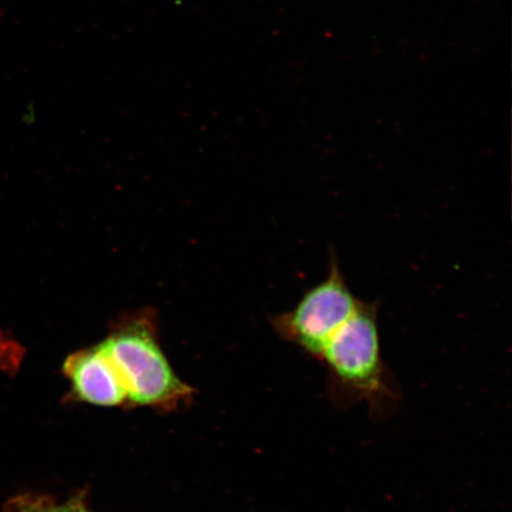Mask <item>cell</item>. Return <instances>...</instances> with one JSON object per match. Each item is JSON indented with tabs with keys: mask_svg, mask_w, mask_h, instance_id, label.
I'll list each match as a JSON object with an SVG mask.
<instances>
[{
	"mask_svg": "<svg viewBox=\"0 0 512 512\" xmlns=\"http://www.w3.org/2000/svg\"><path fill=\"white\" fill-rule=\"evenodd\" d=\"M318 362L326 369V394L335 408L344 411L364 402L370 419L380 422L399 407V382L382 354L379 302L363 300Z\"/></svg>",
	"mask_w": 512,
	"mask_h": 512,
	"instance_id": "6da1fadb",
	"label": "cell"
},
{
	"mask_svg": "<svg viewBox=\"0 0 512 512\" xmlns=\"http://www.w3.org/2000/svg\"><path fill=\"white\" fill-rule=\"evenodd\" d=\"M117 371L127 400L139 405H163L189 394L159 349L152 323L145 316L134 317L99 344Z\"/></svg>",
	"mask_w": 512,
	"mask_h": 512,
	"instance_id": "7a4b0ae2",
	"label": "cell"
},
{
	"mask_svg": "<svg viewBox=\"0 0 512 512\" xmlns=\"http://www.w3.org/2000/svg\"><path fill=\"white\" fill-rule=\"evenodd\" d=\"M362 302L350 290L332 251L325 280L307 290L292 310L272 315L270 324L281 341L319 361L326 344L354 316Z\"/></svg>",
	"mask_w": 512,
	"mask_h": 512,
	"instance_id": "3957f363",
	"label": "cell"
},
{
	"mask_svg": "<svg viewBox=\"0 0 512 512\" xmlns=\"http://www.w3.org/2000/svg\"><path fill=\"white\" fill-rule=\"evenodd\" d=\"M78 398L100 407H115L127 400L123 382L99 345L70 356L64 366Z\"/></svg>",
	"mask_w": 512,
	"mask_h": 512,
	"instance_id": "277c9868",
	"label": "cell"
},
{
	"mask_svg": "<svg viewBox=\"0 0 512 512\" xmlns=\"http://www.w3.org/2000/svg\"><path fill=\"white\" fill-rule=\"evenodd\" d=\"M21 512H63L62 505L48 502H30L23 504Z\"/></svg>",
	"mask_w": 512,
	"mask_h": 512,
	"instance_id": "5b68a950",
	"label": "cell"
},
{
	"mask_svg": "<svg viewBox=\"0 0 512 512\" xmlns=\"http://www.w3.org/2000/svg\"><path fill=\"white\" fill-rule=\"evenodd\" d=\"M63 512H88L85 505L78 499L62 505Z\"/></svg>",
	"mask_w": 512,
	"mask_h": 512,
	"instance_id": "8992f818",
	"label": "cell"
}]
</instances>
